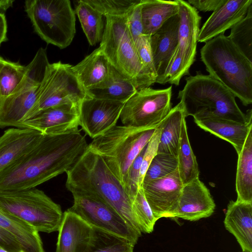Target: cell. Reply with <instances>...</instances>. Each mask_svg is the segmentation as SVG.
Listing matches in <instances>:
<instances>
[{"label":"cell","instance_id":"1","mask_svg":"<svg viewBox=\"0 0 252 252\" xmlns=\"http://www.w3.org/2000/svg\"><path fill=\"white\" fill-rule=\"evenodd\" d=\"M88 146L77 128L44 134L27 153L0 173V191L35 188L70 169Z\"/></svg>","mask_w":252,"mask_h":252},{"label":"cell","instance_id":"2","mask_svg":"<svg viewBox=\"0 0 252 252\" xmlns=\"http://www.w3.org/2000/svg\"><path fill=\"white\" fill-rule=\"evenodd\" d=\"M65 186L71 193L96 196L114 209L138 234L140 227L132 210V202L119 179L100 156L88 148L66 172Z\"/></svg>","mask_w":252,"mask_h":252},{"label":"cell","instance_id":"3","mask_svg":"<svg viewBox=\"0 0 252 252\" xmlns=\"http://www.w3.org/2000/svg\"><path fill=\"white\" fill-rule=\"evenodd\" d=\"M202 62L209 75L226 87L245 106L252 103V62L227 36L219 35L200 49Z\"/></svg>","mask_w":252,"mask_h":252},{"label":"cell","instance_id":"4","mask_svg":"<svg viewBox=\"0 0 252 252\" xmlns=\"http://www.w3.org/2000/svg\"><path fill=\"white\" fill-rule=\"evenodd\" d=\"M186 81L177 97L187 117L208 114L242 123L252 121V109L244 114L238 106L234 95L209 75L189 76Z\"/></svg>","mask_w":252,"mask_h":252},{"label":"cell","instance_id":"5","mask_svg":"<svg viewBox=\"0 0 252 252\" xmlns=\"http://www.w3.org/2000/svg\"><path fill=\"white\" fill-rule=\"evenodd\" d=\"M157 127L116 125L94 138L88 148L101 156L124 187L130 166Z\"/></svg>","mask_w":252,"mask_h":252},{"label":"cell","instance_id":"6","mask_svg":"<svg viewBox=\"0 0 252 252\" xmlns=\"http://www.w3.org/2000/svg\"><path fill=\"white\" fill-rule=\"evenodd\" d=\"M105 18L99 47L109 63L129 79L137 91L150 87L156 80L141 62L128 30L126 16Z\"/></svg>","mask_w":252,"mask_h":252},{"label":"cell","instance_id":"7","mask_svg":"<svg viewBox=\"0 0 252 252\" xmlns=\"http://www.w3.org/2000/svg\"><path fill=\"white\" fill-rule=\"evenodd\" d=\"M0 207L38 232L59 231L63 218L61 206L35 188L0 191Z\"/></svg>","mask_w":252,"mask_h":252},{"label":"cell","instance_id":"8","mask_svg":"<svg viewBox=\"0 0 252 252\" xmlns=\"http://www.w3.org/2000/svg\"><path fill=\"white\" fill-rule=\"evenodd\" d=\"M25 10L34 31L47 44L64 49L76 32L75 12L69 0H27Z\"/></svg>","mask_w":252,"mask_h":252},{"label":"cell","instance_id":"9","mask_svg":"<svg viewBox=\"0 0 252 252\" xmlns=\"http://www.w3.org/2000/svg\"><path fill=\"white\" fill-rule=\"evenodd\" d=\"M50 64L46 50L42 47L26 66L21 82L12 94L0 100V127L21 128L35 105Z\"/></svg>","mask_w":252,"mask_h":252},{"label":"cell","instance_id":"10","mask_svg":"<svg viewBox=\"0 0 252 252\" xmlns=\"http://www.w3.org/2000/svg\"><path fill=\"white\" fill-rule=\"evenodd\" d=\"M71 66L61 62L49 64L37 100L28 119L51 107L64 104L79 106L84 98L88 97L73 73Z\"/></svg>","mask_w":252,"mask_h":252},{"label":"cell","instance_id":"11","mask_svg":"<svg viewBox=\"0 0 252 252\" xmlns=\"http://www.w3.org/2000/svg\"><path fill=\"white\" fill-rule=\"evenodd\" d=\"M172 86L138 90L124 105L120 118L124 125L157 127L171 110Z\"/></svg>","mask_w":252,"mask_h":252},{"label":"cell","instance_id":"12","mask_svg":"<svg viewBox=\"0 0 252 252\" xmlns=\"http://www.w3.org/2000/svg\"><path fill=\"white\" fill-rule=\"evenodd\" d=\"M73 204L68 211L74 213L91 226L123 237L135 245L138 234L108 204L99 198L73 193Z\"/></svg>","mask_w":252,"mask_h":252},{"label":"cell","instance_id":"13","mask_svg":"<svg viewBox=\"0 0 252 252\" xmlns=\"http://www.w3.org/2000/svg\"><path fill=\"white\" fill-rule=\"evenodd\" d=\"M124 105L88 96L79 105V126L94 139L116 125Z\"/></svg>","mask_w":252,"mask_h":252},{"label":"cell","instance_id":"14","mask_svg":"<svg viewBox=\"0 0 252 252\" xmlns=\"http://www.w3.org/2000/svg\"><path fill=\"white\" fill-rule=\"evenodd\" d=\"M215 207L209 189L197 178L183 185L176 207L166 218L197 221L210 217Z\"/></svg>","mask_w":252,"mask_h":252},{"label":"cell","instance_id":"15","mask_svg":"<svg viewBox=\"0 0 252 252\" xmlns=\"http://www.w3.org/2000/svg\"><path fill=\"white\" fill-rule=\"evenodd\" d=\"M183 186L178 168L164 177L142 184L145 197L157 220L166 218L175 209Z\"/></svg>","mask_w":252,"mask_h":252},{"label":"cell","instance_id":"16","mask_svg":"<svg viewBox=\"0 0 252 252\" xmlns=\"http://www.w3.org/2000/svg\"><path fill=\"white\" fill-rule=\"evenodd\" d=\"M79 120V106L64 104L39 112L24 122L21 128L36 130L44 134H61L78 128Z\"/></svg>","mask_w":252,"mask_h":252},{"label":"cell","instance_id":"17","mask_svg":"<svg viewBox=\"0 0 252 252\" xmlns=\"http://www.w3.org/2000/svg\"><path fill=\"white\" fill-rule=\"evenodd\" d=\"M179 5V24L178 45L171 59L182 60L186 72L193 63L201 19L197 10L188 1L177 0Z\"/></svg>","mask_w":252,"mask_h":252},{"label":"cell","instance_id":"18","mask_svg":"<svg viewBox=\"0 0 252 252\" xmlns=\"http://www.w3.org/2000/svg\"><path fill=\"white\" fill-rule=\"evenodd\" d=\"M179 16L168 19L150 36V44L155 68L156 83L160 84L178 42Z\"/></svg>","mask_w":252,"mask_h":252},{"label":"cell","instance_id":"19","mask_svg":"<svg viewBox=\"0 0 252 252\" xmlns=\"http://www.w3.org/2000/svg\"><path fill=\"white\" fill-rule=\"evenodd\" d=\"M252 0H226L213 12L199 30V42L205 43L231 29L247 14Z\"/></svg>","mask_w":252,"mask_h":252},{"label":"cell","instance_id":"20","mask_svg":"<svg viewBox=\"0 0 252 252\" xmlns=\"http://www.w3.org/2000/svg\"><path fill=\"white\" fill-rule=\"evenodd\" d=\"M192 117L201 128L230 143L237 154L252 130V121L242 123L208 114H195Z\"/></svg>","mask_w":252,"mask_h":252},{"label":"cell","instance_id":"21","mask_svg":"<svg viewBox=\"0 0 252 252\" xmlns=\"http://www.w3.org/2000/svg\"><path fill=\"white\" fill-rule=\"evenodd\" d=\"M43 134L27 128L6 130L0 137V173L29 152Z\"/></svg>","mask_w":252,"mask_h":252},{"label":"cell","instance_id":"22","mask_svg":"<svg viewBox=\"0 0 252 252\" xmlns=\"http://www.w3.org/2000/svg\"><path fill=\"white\" fill-rule=\"evenodd\" d=\"M223 222L242 252H252V203L230 201Z\"/></svg>","mask_w":252,"mask_h":252},{"label":"cell","instance_id":"23","mask_svg":"<svg viewBox=\"0 0 252 252\" xmlns=\"http://www.w3.org/2000/svg\"><path fill=\"white\" fill-rule=\"evenodd\" d=\"M92 227L67 210L59 230L55 252H83L90 239Z\"/></svg>","mask_w":252,"mask_h":252},{"label":"cell","instance_id":"24","mask_svg":"<svg viewBox=\"0 0 252 252\" xmlns=\"http://www.w3.org/2000/svg\"><path fill=\"white\" fill-rule=\"evenodd\" d=\"M111 64L99 47L82 61L71 66L72 70L85 90L94 88L109 77Z\"/></svg>","mask_w":252,"mask_h":252},{"label":"cell","instance_id":"25","mask_svg":"<svg viewBox=\"0 0 252 252\" xmlns=\"http://www.w3.org/2000/svg\"><path fill=\"white\" fill-rule=\"evenodd\" d=\"M137 91L132 82L111 65L109 78L86 93L90 97L125 103Z\"/></svg>","mask_w":252,"mask_h":252},{"label":"cell","instance_id":"26","mask_svg":"<svg viewBox=\"0 0 252 252\" xmlns=\"http://www.w3.org/2000/svg\"><path fill=\"white\" fill-rule=\"evenodd\" d=\"M186 117L181 102L171 108L159 126L160 134L157 154L164 153L177 156L182 123Z\"/></svg>","mask_w":252,"mask_h":252},{"label":"cell","instance_id":"27","mask_svg":"<svg viewBox=\"0 0 252 252\" xmlns=\"http://www.w3.org/2000/svg\"><path fill=\"white\" fill-rule=\"evenodd\" d=\"M140 4L144 34L150 36L179 12L177 0H141Z\"/></svg>","mask_w":252,"mask_h":252},{"label":"cell","instance_id":"28","mask_svg":"<svg viewBox=\"0 0 252 252\" xmlns=\"http://www.w3.org/2000/svg\"><path fill=\"white\" fill-rule=\"evenodd\" d=\"M0 227L12 235L24 252H45L39 232L0 207Z\"/></svg>","mask_w":252,"mask_h":252},{"label":"cell","instance_id":"29","mask_svg":"<svg viewBox=\"0 0 252 252\" xmlns=\"http://www.w3.org/2000/svg\"><path fill=\"white\" fill-rule=\"evenodd\" d=\"M235 187L237 201L252 203V130L238 154Z\"/></svg>","mask_w":252,"mask_h":252},{"label":"cell","instance_id":"30","mask_svg":"<svg viewBox=\"0 0 252 252\" xmlns=\"http://www.w3.org/2000/svg\"><path fill=\"white\" fill-rule=\"evenodd\" d=\"M75 12L89 44L94 46L100 42L105 25L103 15L84 0L77 1Z\"/></svg>","mask_w":252,"mask_h":252},{"label":"cell","instance_id":"31","mask_svg":"<svg viewBox=\"0 0 252 252\" xmlns=\"http://www.w3.org/2000/svg\"><path fill=\"white\" fill-rule=\"evenodd\" d=\"M88 244L83 252H133V245L128 240L91 226Z\"/></svg>","mask_w":252,"mask_h":252},{"label":"cell","instance_id":"32","mask_svg":"<svg viewBox=\"0 0 252 252\" xmlns=\"http://www.w3.org/2000/svg\"><path fill=\"white\" fill-rule=\"evenodd\" d=\"M177 157L179 175L183 185L199 178V171L198 163L190 144L185 119L182 123L181 138Z\"/></svg>","mask_w":252,"mask_h":252},{"label":"cell","instance_id":"33","mask_svg":"<svg viewBox=\"0 0 252 252\" xmlns=\"http://www.w3.org/2000/svg\"><path fill=\"white\" fill-rule=\"evenodd\" d=\"M230 29L228 38L252 62V4L246 16Z\"/></svg>","mask_w":252,"mask_h":252},{"label":"cell","instance_id":"34","mask_svg":"<svg viewBox=\"0 0 252 252\" xmlns=\"http://www.w3.org/2000/svg\"><path fill=\"white\" fill-rule=\"evenodd\" d=\"M26 72V66L4 60L0 71V100L14 91L22 80Z\"/></svg>","mask_w":252,"mask_h":252},{"label":"cell","instance_id":"35","mask_svg":"<svg viewBox=\"0 0 252 252\" xmlns=\"http://www.w3.org/2000/svg\"><path fill=\"white\" fill-rule=\"evenodd\" d=\"M132 210L141 232L152 233L156 221L152 211L145 197L142 187H140L133 201Z\"/></svg>","mask_w":252,"mask_h":252},{"label":"cell","instance_id":"36","mask_svg":"<svg viewBox=\"0 0 252 252\" xmlns=\"http://www.w3.org/2000/svg\"><path fill=\"white\" fill-rule=\"evenodd\" d=\"M178 165L177 157L168 154H157L148 166L142 184L169 175L178 168Z\"/></svg>","mask_w":252,"mask_h":252},{"label":"cell","instance_id":"37","mask_svg":"<svg viewBox=\"0 0 252 252\" xmlns=\"http://www.w3.org/2000/svg\"><path fill=\"white\" fill-rule=\"evenodd\" d=\"M104 17L126 16L140 0H84Z\"/></svg>","mask_w":252,"mask_h":252},{"label":"cell","instance_id":"38","mask_svg":"<svg viewBox=\"0 0 252 252\" xmlns=\"http://www.w3.org/2000/svg\"><path fill=\"white\" fill-rule=\"evenodd\" d=\"M146 147L141 151L132 162L124 185L125 191L131 202L140 188L139 185L140 172Z\"/></svg>","mask_w":252,"mask_h":252},{"label":"cell","instance_id":"39","mask_svg":"<svg viewBox=\"0 0 252 252\" xmlns=\"http://www.w3.org/2000/svg\"><path fill=\"white\" fill-rule=\"evenodd\" d=\"M134 44L143 66L156 80L157 74L150 44V36L143 35L134 42Z\"/></svg>","mask_w":252,"mask_h":252},{"label":"cell","instance_id":"40","mask_svg":"<svg viewBox=\"0 0 252 252\" xmlns=\"http://www.w3.org/2000/svg\"><path fill=\"white\" fill-rule=\"evenodd\" d=\"M160 134V128H156L154 134L146 145L143 157L139 176V187H141L144 175L154 157L157 153Z\"/></svg>","mask_w":252,"mask_h":252},{"label":"cell","instance_id":"41","mask_svg":"<svg viewBox=\"0 0 252 252\" xmlns=\"http://www.w3.org/2000/svg\"><path fill=\"white\" fill-rule=\"evenodd\" d=\"M141 0L126 15L128 30L134 43L144 34L141 14Z\"/></svg>","mask_w":252,"mask_h":252},{"label":"cell","instance_id":"42","mask_svg":"<svg viewBox=\"0 0 252 252\" xmlns=\"http://www.w3.org/2000/svg\"><path fill=\"white\" fill-rule=\"evenodd\" d=\"M0 248L9 252L23 251L19 243L9 232L0 227Z\"/></svg>","mask_w":252,"mask_h":252},{"label":"cell","instance_id":"43","mask_svg":"<svg viewBox=\"0 0 252 252\" xmlns=\"http://www.w3.org/2000/svg\"><path fill=\"white\" fill-rule=\"evenodd\" d=\"M225 1L226 0H189L188 2L196 10L206 12L214 11Z\"/></svg>","mask_w":252,"mask_h":252},{"label":"cell","instance_id":"44","mask_svg":"<svg viewBox=\"0 0 252 252\" xmlns=\"http://www.w3.org/2000/svg\"><path fill=\"white\" fill-rule=\"evenodd\" d=\"M7 26L5 15L0 12V46L8 40L7 37Z\"/></svg>","mask_w":252,"mask_h":252},{"label":"cell","instance_id":"45","mask_svg":"<svg viewBox=\"0 0 252 252\" xmlns=\"http://www.w3.org/2000/svg\"><path fill=\"white\" fill-rule=\"evenodd\" d=\"M14 0H0V11H6L13 5Z\"/></svg>","mask_w":252,"mask_h":252},{"label":"cell","instance_id":"46","mask_svg":"<svg viewBox=\"0 0 252 252\" xmlns=\"http://www.w3.org/2000/svg\"><path fill=\"white\" fill-rule=\"evenodd\" d=\"M4 59L2 58L1 56H0V71L1 69V67L2 66V65L4 61Z\"/></svg>","mask_w":252,"mask_h":252},{"label":"cell","instance_id":"47","mask_svg":"<svg viewBox=\"0 0 252 252\" xmlns=\"http://www.w3.org/2000/svg\"><path fill=\"white\" fill-rule=\"evenodd\" d=\"M0 252H9L1 248H0ZM24 252L23 251H21V252Z\"/></svg>","mask_w":252,"mask_h":252},{"label":"cell","instance_id":"48","mask_svg":"<svg viewBox=\"0 0 252 252\" xmlns=\"http://www.w3.org/2000/svg\"></svg>","mask_w":252,"mask_h":252}]
</instances>
